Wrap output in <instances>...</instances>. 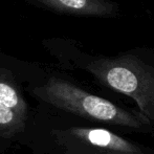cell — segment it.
I'll list each match as a JSON object with an SVG mask.
<instances>
[{
    "mask_svg": "<svg viewBox=\"0 0 154 154\" xmlns=\"http://www.w3.org/2000/svg\"><path fill=\"white\" fill-rule=\"evenodd\" d=\"M37 97L67 111L99 121L124 126H140L138 119L97 95L84 91L73 84L51 78L34 90Z\"/></svg>",
    "mask_w": 154,
    "mask_h": 154,
    "instance_id": "6da1fadb",
    "label": "cell"
},
{
    "mask_svg": "<svg viewBox=\"0 0 154 154\" xmlns=\"http://www.w3.org/2000/svg\"><path fill=\"white\" fill-rule=\"evenodd\" d=\"M87 69L111 88L132 95L142 104L154 99V69L135 56L99 58Z\"/></svg>",
    "mask_w": 154,
    "mask_h": 154,
    "instance_id": "7a4b0ae2",
    "label": "cell"
},
{
    "mask_svg": "<svg viewBox=\"0 0 154 154\" xmlns=\"http://www.w3.org/2000/svg\"><path fill=\"white\" fill-rule=\"evenodd\" d=\"M51 10L75 16L109 18L118 14L119 6L110 0H38Z\"/></svg>",
    "mask_w": 154,
    "mask_h": 154,
    "instance_id": "3957f363",
    "label": "cell"
},
{
    "mask_svg": "<svg viewBox=\"0 0 154 154\" xmlns=\"http://www.w3.org/2000/svg\"><path fill=\"white\" fill-rule=\"evenodd\" d=\"M0 102L5 107L23 120L26 112V105L18 90L0 72Z\"/></svg>",
    "mask_w": 154,
    "mask_h": 154,
    "instance_id": "277c9868",
    "label": "cell"
},
{
    "mask_svg": "<svg viewBox=\"0 0 154 154\" xmlns=\"http://www.w3.org/2000/svg\"><path fill=\"white\" fill-rule=\"evenodd\" d=\"M21 121L22 119L19 118L0 102V129H17L20 126Z\"/></svg>",
    "mask_w": 154,
    "mask_h": 154,
    "instance_id": "5b68a950",
    "label": "cell"
}]
</instances>
